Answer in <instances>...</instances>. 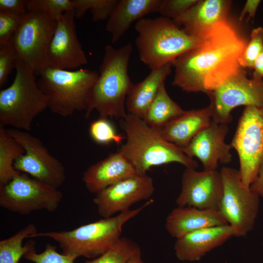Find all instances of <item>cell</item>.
Masks as SVG:
<instances>
[{
  "label": "cell",
  "instance_id": "6da1fadb",
  "mask_svg": "<svg viewBox=\"0 0 263 263\" xmlns=\"http://www.w3.org/2000/svg\"><path fill=\"white\" fill-rule=\"evenodd\" d=\"M247 43L226 21L216 25L199 46L176 58L174 86L208 94L242 67L239 58Z\"/></svg>",
  "mask_w": 263,
  "mask_h": 263
},
{
  "label": "cell",
  "instance_id": "7a4b0ae2",
  "mask_svg": "<svg viewBox=\"0 0 263 263\" xmlns=\"http://www.w3.org/2000/svg\"><path fill=\"white\" fill-rule=\"evenodd\" d=\"M132 51L131 43L117 49L111 45L105 46L98 77L85 111L86 118L94 110L101 117H126V98L133 84L128 73Z\"/></svg>",
  "mask_w": 263,
  "mask_h": 263
},
{
  "label": "cell",
  "instance_id": "3957f363",
  "mask_svg": "<svg viewBox=\"0 0 263 263\" xmlns=\"http://www.w3.org/2000/svg\"><path fill=\"white\" fill-rule=\"evenodd\" d=\"M126 141L118 150L133 165L138 174L155 166L178 163L186 168L196 169L198 163L187 156L183 148L171 143L161 135L158 130L148 125L144 120L127 113L120 119Z\"/></svg>",
  "mask_w": 263,
  "mask_h": 263
},
{
  "label": "cell",
  "instance_id": "277c9868",
  "mask_svg": "<svg viewBox=\"0 0 263 263\" xmlns=\"http://www.w3.org/2000/svg\"><path fill=\"white\" fill-rule=\"evenodd\" d=\"M153 202L150 199L139 207L116 216L81 225L71 230L37 232L30 238L45 237L56 242L62 253L74 260L84 257L95 259L107 251L121 237L122 227Z\"/></svg>",
  "mask_w": 263,
  "mask_h": 263
},
{
  "label": "cell",
  "instance_id": "5b68a950",
  "mask_svg": "<svg viewBox=\"0 0 263 263\" xmlns=\"http://www.w3.org/2000/svg\"><path fill=\"white\" fill-rule=\"evenodd\" d=\"M134 28L139 59L151 71L171 63L183 54L201 45L206 38L188 34L173 20L163 16L144 18L136 22Z\"/></svg>",
  "mask_w": 263,
  "mask_h": 263
},
{
  "label": "cell",
  "instance_id": "8992f818",
  "mask_svg": "<svg viewBox=\"0 0 263 263\" xmlns=\"http://www.w3.org/2000/svg\"><path fill=\"white\" fill-rule=\"evenodd\" d=\"M12 83L0 91V125L29 132L35 118L48 108L32 68L18 58Z\"/></svg>",
  "mask_w": 263,
  "mask_h": 263
},
{
  "label": "cell",
  "instance_id": "52a82bcc",
  "mask_svg": "<svg viewBox=\"0 0 263 263\" xmlns=\"http://www.w3.org/2000/svg\"><path fill=\"white\" fill-rule=\"evenodd\" d=\"M39 76L37 84L47 98L48 108L66 117L76 111H86L98 73L85 69L71 71L48 67Z\"/></svg>",
  "mask_w": 263,
  "mask_h": 263
},
{
  "label": "cell",
  "instance_id": "ba28073f",
  "mask_svg": "<svg viewBox=\"0 0 263 263\" xmlns=\"http://www.w3.org/2000/svg\"><path fill=\"white\" fill-rule=\"evenodd\" d=\"M220 172L223 191L218 210L233 228L235 236H244L253 228L260 196L244 184L239 170L224 167Z\"/></svg>",
  "mask_w": 263,
  "mask_h": 263
},
{
  "label": "cell",
  "instance_id": "9c48e42d",
  "mask_svg": "<svg viewBox=\"0 0 263 263\" xmlns=\"http://www.w3.org/2000/svg\"><path fill=\"white\" fill-rule=\"evenodd\" d=\"M57 20L41 11L27 12L14 34L11 43L18 57L40 75L49 67L48 49Z\"/></svg>",
  "mask_w": 263,
  "mask_h": 263
},
{
  "label": "cell",
  "instance_id": "30bf717a",
  "mask_svg": "<svg viewBox=\"0 0 263 263\" xmlns=\"http://www.w3.org/2000/svg\"><path fill=\"white\" fill-rule=\"evenodd\" d=\"M62 198L63 194L58 188L23 173L0 186V207L23 215L42 210L54 212Z\"/></svg>",
  "mask_w": 263,
  "mask_h": 263
},
{
  "label": "cell",
  "instance_id": "8fae6325",
  "mask_svg": "<svg viewBox=\"0 0 263 263\" xmlns=\"http://www.w3.org/2000/svg\"><path fill=\"white\" fill-rule=\"evenodd\" d=\"M230 145L238 155L242 181L250 188L263 160V106L245 107Z\"/></svg>",
  "mask_w": 263,
  "mask_h": 263
},
{
  "label": "cell",
  "instance_id": "7c38bea8",
  "mask_svg": "<svg viewBox=\"0 0 263 263\" xmlns=\"http://www.w3.org/2000/svg\"><path fill=\"white\" fill-rule=\"evenodd\" d=\"M212 120L227 124L232 110L239 106H263V79H249L241 67L208 94Z\"/></svg>",
  "mask_w": 263,
  "mask_h": 263
},
{
  "label": "cell",
  "instance_id": "4fadbf2b",
  "mask_svg": "<svg viewBox=\"0 0 263 263\" xmlns=\"http://www.w3.org/2000/svg\"><path fill=\"white\" fill-rule=\"evenodd\" d=\"M24 149V153L14 162L15 169L41 182L58 188L66 178L63 164L50 153L38 138L29 132L6 129Z\"/></svg>",
  "mask_w": 263,
  "mask_h": 263
},
{
  "label": "cell",
  "instance_id": "5bb4252c",
  "mask_svg": "<svg viewBox=\"0 0 263 263\" xmlns=\"http://www.w3.org/2000/svg\"><path fill=\"white\" fill-rule=\"evenodd\" d=\"M154 192L152 179L147 174H137L97 193L93 202L99 215L108 218L130 209L136 203L149 199Z\"/></svg>",
  "mask_w": 263,
  "mask_h": 263
},
{
  "label": "cell",
  "instance_id": "9a60e30c",
  "mask_svg": "<svg viewBox=\"0 0 263 263\" xmlns=\"http://www.w3.org/2000/svg\"><path fill=\"white\" fill-rule=\"evenodd\" d=\"M223 191L220 171H199L196 169L186 168L182 174L181 189L176 203L181 207L218 209Z\"/></svg>",
  "mask_w": 263,
  "mask_h": 263
},
{
  "label": "cell",
  "instance_id": "2e32d148",
  "mask_svg": "<svg viewBox=\"0 0 263 263\" xmlns=\"http://www.w3.org/2000/svg\"><path fill=\"white\" fill-rule=\"evenodd\" d=\"M73 10L65 12L57 25L49 45V67L63 70L75 69L87 63L86 56L76 34Z\"/></svg>",
  "mask_w": 263,
  "mask_h": 263
},
{
  "label": "cell",
  "instance_id": "e0dca14e",
  "mask_svg": "<svg viewBox=\"0 0 263 263\" xmlns=\"http://www.w3.org/2000/svg\"><path fill=\"white\" fill-rule=\"evenodd\" d=\"M228 130L227 124L211 120L183 148V151L188 157L198 158L204 170H217L219 163L227 164L232 159V147L225 142Z\"/></svg>",
  "mask_w": 263,
  "mask_h": 263
},
{
  "label": "cell",
  "instance_id": "ac0fdd59",
  "mask_svg": "<svg viewBox=\"0 0 263 263\" xmlns=\"http://www.w3.org/2000/svg\"><path fill=\"white\" fill-rule=\"evenodd\" d=\"M235 236L229 225L200 229L176 239L174 249L180 261H199L206 253Z\"/></svg>",
  "mask_w": 263,
  "mask_h": 263
},
{
  "label": "cell",
  "instance_id": "d6986e66",
  "mask_svg": "<svg viewBox=\"0 0 263 263\" xmlns=\"http://www.w3.org/2000/svg\"><path fill=\"white\" fill-rule=\"evenodd\" d=\"M231 3L225 0H198L174 21L188 34L205 38L216 25L226 21Z\"/></svg>",
  "mask_w": 263,
  "mask_h": 263
},
{
  "label": "cell",
  "instance_id": "ffe728a7",
  "mask_svg": "<svg viewBox=\"0 0 263 263\" xmlns=\"http://www.w3.org/2000/svg\"><path fill=\"white\" fill-rule=\"evenodd\" d=\"M138 174L131 162L119 151L90 166L82 180L88 191L96 194L108 187Z\"/></svg>",
  "mask_w": 263,
  "mask_h": 263
},
{
  "label": "cell",
  "instance_id": "44dd1931",
  "mask_svg": "<svg viewBox=\"0 0 263 263\" xmlns=\"http://www.w3.org/2000/svg\"><path fill=\"white\" fill-rule=\"evenodd\" d=\"M226 225L218 209L177 206L167 217L165 227L171 236L177 239L200 229Z\"/></svg>",
  "mask_w": 263,
  "mask_h": 263
},
{
  "label": "cell",
  "instance_id": "7402d4cb",
  "mask_svg": "<svg viewBox=\"0 0 263 263\" xmlns=\"http://www.w3.org/2000/svg\"><path fill=\"white\" fill-rule=\"evenodd\" d=\"M162 0H118L107 19L106 28L116 43L135 21L158 12Z\"/></svg>",
  "mask_w": 263,
  "mask_h": 263
},
{
  "label": "cell",
  "instance_id": "603a6c76",
  "mask_svg": "<svg viewBox=\"0 0 263 263\" xmlns=\"http://www.w3.org/2000/svg\"><path fill=\"white\" fill-rule=\"evenodd\" d=\"M212 120L209 105L199 110L185 111L162 128L158 130L166 140L181 148L185 147Z\"/></svg>",
  "mask_w": 263,
  "mask_h": 263
},
{
  "label": "cell",
  "instance_id": "cb8c5ba5",
  "mask_svg": "<svg viewBox=\"0 0 263 263\" xmlns=\"http://www.w3.org/2000/svg\"><path fill=\"white\" fill-rule=\"evenodd\" d=\"M171 63L151 72L142 81L133 83L127 95V113L144 119L147 111L155 97L159 88L170 74Z\"/></svg>",
  "mask_w": 263,
  "mask_h": 263
},
{
  "label": "cell",
  "instance_id": "d4e9b609",
  "mask_svg": "<svg viewBox=\"0 0 263 263\" xmlns=\"http://www.w3.org/2000/svg\"><path fill=\"white\" fill-rule=\"evenodd\" d=\"M184 112L185 111L170 98L164 83L159 88L143 120L151 127L159 130Z\"/></svg>",
  "mask_w": 263,
  "mask_h": 263
},
{
  "label": "cell",
  "instance_id": "484cf974",
  "mask_svg": "<svg viewBox=\"0 0 263 263\" xmlns=\"http://www.w3.org/2000/svg\"><path fill=\"white\" fill-rule=\"evenodd\" d=\"M25 152L20 144L0 125V186H3L21 172L14 167L15 161Z\"/></svg>",
  "mask_w": 263,
  "mask_h": 263
},
{
  "label": "cell",
  "instance_id": "4316f807",
  "mask_svg": "<svg viewBox=\"0 0 263 263\" xmlns=\"http://www.w3.org/2000/svg\"><path fill=\"white\" fill-rule=\"evenodd\" d=\"M37 232L36 226L30 224L13 236L1 240L0 263H18L29 249V241L23 245L24 240Z\"/></svg>",
  "mask_w": 263,
  "mask_h": 263
},
{
  "label": "cell",
  "instance_id": "83f0119b",
  "mask_svg": "<svg viewBox=\"0 0 263 263\" xmlns=\"http://www.w3.org/2000/svg\"><path fill=\"white\" fill-rule=\"evenodd\" d=\"M139 253L141 250L138 244L129 238L121 237L104 254L85 263H128Z\"/></svg>",
  "mask_w": 263,
  "mask_h": 263
},
{
  "label": "cell",
  "instance_id": "f1b7e54d",
  "mask_svg": "<svg viewBox=\"0 0 263 263\" xmlns=\"http://www.w3.org/2000/svg\"><path fill=\"white\" fill-rule=\"evenodd\" d=\"M118 0H72L75 18L90 10L94 22L108 19Z\"/></svg>",
  "mask_w": 263,
  "mask_h": 263
},
{
  "label": "cell",
  "instance_id": "f546056e",
  "mask_svg": "<svg viewBox=\"0 0 263 263\" xmlns=\"http://www.w3.org/2000/svg\"><path fill=\"white\" fill-rule=\"evenodd\" d=\"M89 133L95 142L102 145L111 143L119 145L125 138L122 134L117 133L108 118L101 117L91 122L89 126Z\"/></svg>",
  "mask_w": 263,
  "mask_h": 263
},
{
  "label": "cell",
  "instance_id": "4dcf8cb0",
  "mask_svg": "<svg viewBox=\"0 0 263 263\" xmlns=\"http://www.w3.org/2000/svg\"><path fill=\"white\" fill-rule=\"evenodd\" d=\"M26 7L27 12L41 11L55 20L73 10L72 0H26Z\"/></svg>",
  "mask_w": 263,
  "mask_h": 263
},
{
  "label": "cell",
  "instance_id": "1f68e13d",
  "mask_svg": "<svg viewBox=\"0 0 263 263\" xmlns=\"http://www.w3.org/2000/svg\"><path fill=\"white\" fill-rule=\"evenodd\" d=\"M29 247L24 256V259L34 263H74L75 260L67 255L58 253L56 247L50 244H47L44 250L41 253H37L36 242L30 240Z\"/></svg>",
  "mask_w": 263,
  "mask_h": 263
},
{
  "label": "cell",
  "instance_id": "d6a6232c",
  "mask_svg": "<svg viewBox=\"0 0 263 263\" xmlns=\"http://www.w3.org/2000/svg\"><path fill=\"white\" fill-rule=\"evenodd\" d=\"M263 51V28L259 27L251 32L250 40L239 58L240 65L243 68H252L255 59Z\"/></svg>",
  "mask_w": 263,
  "mask_h": 263
},
{
  "label": "cell",
  "instance_id": "836d02e7",
  "mask_svg": "<svg viewBox=\"0 0 263 263\" xmlns=\"http://www.w3.org/2000/svg\"><path fill=\"white\" fill-rule=\"evenodd\" d=\"M198 0H162L158 12L173 21L194 5Z\"/></svg>",
  "mask_w": 263,
  "mask_h": 263
},
{
  "label": "cell",
  "instance_id": "e575fe53",
  "mask_svg": "<svg viewBox=\"0 0 263 263\" xmlns=\"http://www.w3.org/2000/svg\"><path fill=\"white\" fill-rule=\"evenodd\" d=\"M18 57L12 43L0 44V87L6 83Z\"/></svg>",
  "mask_w": 263,
  "mask_h": 263
},
{
  "label": "cell",
  "instance_id": "d590c367",
  "mask_svg": "<svg viewBox=\"0 0 263 263\" xmlns=\"http://www.w3.org/2000/svg\"><path fill=\"white\" fill-rule=\"evenodd\" d=\"M24 16L0 13V44L11 43V38L19 26Z\"/></svg>",
  "mask_w": 263,
  "mask_h": 263
},
{
  "label": "cell",
  "instance_id": "8d00e7d4",
  "mask_svg": "<svg viewBox=\"0 0 263 263\" xmlns=\"http://www.w3.org/2000/svg\"><path fill=\"white\" fill-rule=\"evenodd\" d=\"M27 12L26 0H0V13L22 16Z\"/></svg>",
  "mask_w": 263,
  "mask_h": 263
},
{
  "label": "cell",
  "instance_id": "74e56055",
  "mask_svg": "<svg viewBox=\"0 0 263 263\" xmlns=\"http://www.w3.org/2000/svg\"><path fill=\"white\" fill-rule=\"evenodd\" d=\"M260 3V0H247L240 15L239 20L242 21L246 14L248 15L246 22H248L251 18H254Z\"/></svg>",
  "mask_w": 263,
  "mask_h": 263
},
{
  "label": "cell",
  "instance_id": "f35d334b",
  "mask_svg": "<svg viewBox=\"0 0 263 263\" xmlns=\"http://www.w3.org/2000/svg\"><path fill=\"white\" fill-rule=\"evenodd\" d=\"M250 189L263 198V160L260 165L258 174L250 186Z\"/></svg>",
  "mask_w": 263,
  "mask_h": 263
},
{
  "label": "cell",
  "instance_id": "ab89813d",
  "mask_svg": "<svg viewBox=\"0 0 263 263\" xmlns=\"http://www.w3.org/2000/svg\"><path fill=\"white\" fill-rule=\"evenodd\" d=\"M252 69H254L252 78L263 79V51L255 59Z\"/></svg>",
  "mask_w": 263,
  "mask_h": 263
},
{
  "label": "cell",
  "instance_id": "60d3db41",
  "mask_svg": "<svg viewBox=\"0 0 263 263\" xmlns=\"http://www.w3.org/2000/svg\"><path fill=\"white\" fill-rule=\"evenodd\" d=\"M128 263H144L142 259L141 253H139L132 258Z\"/></svg>",
  "mask_w": 263,
  "mask_h": 263
}]
</instances>
